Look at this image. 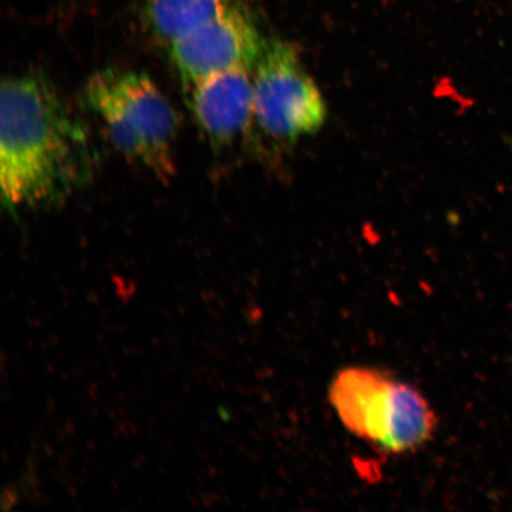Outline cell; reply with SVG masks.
<instances>
[{"instance_id": "277c9868", "label": "cell", "mask_w": 512, "mask_h": 512, "mask_svg": "<svg viewBox=\"0 0 512 512\" xmlns=\"http://www.w3.org/2000/svg\"><path fill=\"white\" fill-rule=\"evenodd\" d=\"M254 68V119L268 138L293 145L322 130L328 107L294 44L266 42Z\"/></svg>"}, {"instance_id": "3957f363", "label": "cell", "mask_w": 512, "mask_h": 512, "mask_svg": "<svg viewBox=\"0 0 512 512\" xmlns=\"http://www.w3.org/2000/svg\"><path fill=\"white\" fill-rule=\"evenodd\" d=\"M330 401L345 428L389 456L418 451L437 430V415L425 396L379 369L339 371Z\"/></svg>"}, {"instance_id": "5b68a950", "label": "cell", "mask_w": 512, "mask_h": 512, "mask_svg": "<svg viewBox=\"0 0 512 512\" xmlns=\"http://www.w3.org/2000/svg\"><path fill=\"white\" fill-rule=\"evenodd\" d=\"M265 44L251 12L234 0L213 21L170 44V57L188 88L215 73L252 70Z\"/></svg>"}, {"instance_id": "52a82bcc", "label": "cell", "mask_w": 512, "mask_h": 512, "mask_svg": "<svg viewBox=\"0 0 512 512\" xmlns=\"http://www.w3.org/2000/svg\"><path fill=\"white\" fill-rule=\"evenodd\" d=\"M234 0H145L144 17L153 36L172 44L223 14Z\"/></svg>"}, {"instance_id": "7a4b0ae2", "label": "cell", "mask_w": 512, "mask_h": 512, "mask_svg": "<svg viewBox=\"0 0 512 512\" xmlns=\"http://www.w3.org/2000/svg\"><path fill=\"white\" fill-rule=\"evenodd\" d=\"M85 100L119 152L162 181H170L176 171L178 118L150 76L136 70L102 69L87 81Z\"/></svg>"}, {"instance_id": "8992f818", "label": "cell", "mask_w": 512, "mask_h": 512, "mask_svg": "<svg viewBox=\"0 0 512 512\" xmlns=\"http://www.w3.org/2000/svg\"><path fill=\"white\" fill-rule=\"evenodd\" d=\"M188 89L190 110L211 144L228 145L247 132L254 118L251 70L215 73Z\"/></svg>"}, {"instance_id": "6da1fadb", "label": "cell", "mask_w": 512, "mask_h": 512, "mask_svg": "<svg viewBox=\"0 0 512 512\" xmlns=\"http://www.w3.org/2000/svg\"><path fill=\"white\" fill-rule=\"evenodd\" d=\"M0 117L2 202L11 213L59 203L91 179L86 128L47 76L6 78Z\"/></svg>"}]
</instances>
